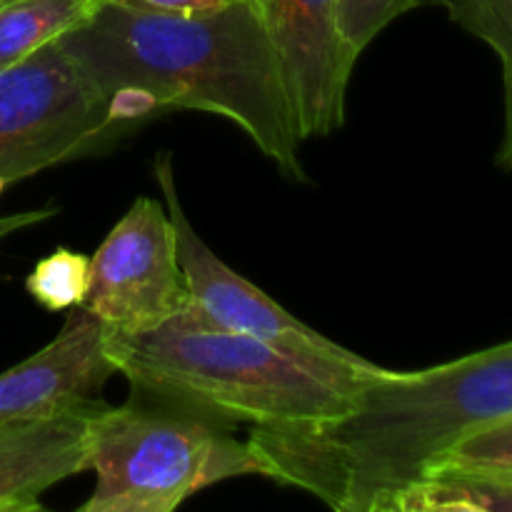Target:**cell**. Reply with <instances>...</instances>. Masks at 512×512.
I'll return each mask as SVG.
<instances>
[{
    "label": "cell",
    "mask_w": 512,
    "mask_h": 512,
    "mask_svg": "<svg viewBox=\"0 0 512 512\" xmlns=\"http://www.w3.org/2000/svg\"><path fill=\"white\" fill-rule=\"evenodd\" d=\"M512 418V340L428 370L375 368L338 418L253 428L260 478L338 512H395L435 463Z\"/></svg>",
    "instance_id": "cell-1"
},
{
    "label": "cell",
    "mask_w": 512,
    "mask_h": 512,
    "mask_svg": "<svg viewBox=\"0 0 512 512\" xmlns=\"http://www.w3.org/2000/svg\"><path fill=\"white\" fill-rule=\"evenodd\" d=\"M58 43L108 98L118 88H138L163 110L220 115L280 173L308 180L278 48L248 0L200 15L103 0Z\"/></svg>",
    "instance_id": "cell-2"
},
{
    "label": "cell",
    "mask_w": 512,
    "mask_h": 512,
    "mask_svg": "<svg viewBox=\"0 0 512 512\" xmlns=\"http://www.w3.org/2000/svg\"><path fill=\"white\" fill-rule=\"evenodd\" d=\"M105 353L133 393L253 428L338 418L378 368L218 328L188 303L145 333H105Z\"/></svg>",
    "instance_id": "cell-3"
},
{
    "label": "cell",
    "mask_w": 512,
    "mask_h": 512,
    "mask_svg": "<svg viewBox=\"0 0 512 512\" xmlns=\"http://www.w3.org/2000/svg\"><path fill=\"white\" fill-rule=\"evenodd\" d=\"M88 470L95 485L80 512H173L210 485L260 475L230 423L140 393L118 408L100 405Z\"/></svg>",
    "instance_id": "cell-4"
},
{
    "label": "cell",
    "mask_w": 512,
    "mask_h": 512,
    "mask_svg": "<svg viewBox=\"0 0 512 512\" xmlns=\"http://www.w3.org/2000/svg\"><path fill=\"white\" fill-rule=\"evenodd\" d=\"M110 98L60 48L43 45L0 70V175L8 183L113 143Z\"/></svg>",
    "instance_id": "cell-5"
},
{
    "label": "cell",
    "mask_w": 512,
    "mask_h": 512,
    "mask_svg": "<svg viewBox=\"0 0 512 512\" xmlns=\"http://www.w3.org/2000/svg\"><path fill=\"white\" fill-rule=\"evenodd\" d=\"M188 303L178 243L168 208L135 200L90 255V290L83 308L105 333H145Z\"/></svg>",
    "instance_id": "cell-6"
},
{
    "label": "cell",
    "mask_w": 512,
    "mask_h": 512,
    "mask_svg": "<svg viewBox=\"0 0 512 512\" xmlns=\"http://www.w3.org/2000/svg\"><path fill=\"white\" fill-rule=\"evenodd\" d=\"M155 180L163 190L165 208L173 220L178 260L180 270H183L185 290H188L190 310H195L200 318L218 325V328L255 335V338L270 340V343L285 345V348L338 360H365L363 355L343 348L310 325L300 323L293 313L275 303L258 285L235 273L208 248V243L200 238L198 230L185 215L183 205H180L173 160L168 153L160 155L158 163H155Z\"/></svg>",
    "instance_id": "cell-7"
},
{
    "label": "cell",
    "mask_w": 512,
    "mask_h": 512,
    "mask_svg": "<svg viewBox=\"0 0 512 512\" xmlns=\"http://www.w3.org/2000/svg\"><path fill=\"white\" fill-rule=\"evenodd\" d=\"M278 48L300 138H325L345 123V95L358 55L338 25L340 0H248Z\"/></svg>",
    "instance_id": "cell-8"
},
{
    "label": "cell",
    "mask_w": 512,
    "mask_h": 512,
    "mask_svg": "<svg viewBox=\"0 0 512 512\" xmlns=\"http://www.w3.org/2000/svg\"><path fill=\"white\" fill-rule=\"evenodd\" d=\"M103 400H73L53 413L0 423V512H38L53 485L88 470L90 425Z\"/></svg>",
    "instance_id": "cell-9"
},
{
    "label": "cell",
    "mask_w": 512,
    "mask_h": 512,
    "mask_svg": "<svg viewBox=\"0 0 512 512\" xmlns=\"http://www.w3.org/2000/svg\"><path fill=\"white\" fill-rule=\"evenodd\" d=\"M113 375L105 328L85 308H73L45 348L0 373V423L35 418L90 398Z\"/></svg>",
    "instance_id": "cell-10"
},
{
    "label": "cell",
    "mask_w": 512,
    "mask_h": 512,
    "mask_svg": "<svg viewBox=\"0 0 512 512\" xmlns=\"http://www.w3.org/2000/svg\"><path fill=\"white\" fill-rule=\"evenodd\" d=\"M395 512H512V470L440 460L405 490Z\"/></svg>",
    "instance_id": "cell-11"
},
{
    "label": "cell",
    "mask_w": 512,
    "mask_h": 512,
    "mask_svg": "<svg viewBox=\"0 0 512 512\" xmlns=\"http://www.w3.org/2000/svg\"><path fill=\"white\" fill-rule=\"evenodd\" d=\"M100 3L103 0H0V70L58 40L90 18Z\"/></svg>",
    "instance_id": "cell-12"
},
{
    "label": "cell",
    "mask_w": 512,
    "mask_h": 512,
    "mask_svg": "<svg viewBox=\"0 0 512 512\" xmlns=\"http://www.w3.org/2000/svg\"><path fill=\"white\" fill-rule=\"evenodd\" d=\"M25 290L40 308L50 313H68L83 308L90 290V255L58 248L38 260L25 278Z\"/></svg>",
    "instance_id": "cell-13"
},
{
    "label": "cell",
    "mask_w": 512,
    "mask_h": 512,
    "mask_svg": "<svg viewBox=\"0 0 512 512\" xmlns=\"http://www.w3.org/2000/svg\"><path fill=\"white\" fill-rule=\"evenodd\" d=\"M440 5L465 33L498 55L503 75L512 73V0H423Z\"/></svg>",
    "instance_id": "cell-14"
},
{
    "label": "cell",
    "mask_w": 512,
    "mask_h": 512,
    "mask_svg": "<svg viewBox=\"0 0 512 512\" xmlns=\"http://www.w3.org/2000/svg\"><path fill=\"white\" fill-rule=\"evenodd\" d=\"M423 0H340L338 25L353 55L363 53L393 20L420 8Z\"/></svg>",
    "instance_id": "cell-15"
},
{
    "label": "cell",
    "mask_w": 512,
    "mask_h": 512,
    "mask_svg": "<svg viewBox=\"0 0 512 512\" xmlns=\"http://www.w3.org/2000/svg\"><path fill=\"white\" fill-rule=\"evenodd\" d=\"M443 460L512 470V418L465 438Z\"/></svg>",
    "instance_id": "cell-16"
},
{
    "label": "cell",
    "mask_w": 512,
    "mask_h": 512,
    "mask_svg": "<svg viewBox=\"0 0 512 512\" xmlns=\"http://www.w3.org/2000/svg\"><path fill=\"white\" fill-rule=\"evenodd\" d=\"M118 3L133 5V8L140 10H153V13L200 15L225 8V5H230L233 0H118Z\"/></svg>",
    "instance_id": "cell-17"
},
{
    "label": "cell",
    "mask_w": 512,
    "mask_h": 512,
    "mask_svg": "<svg viewBox=\"0 0 512 512\" xmlns=\"http://www.w3.org/2000/svg\"><path fill=\"white\" fill-rule=\"evenodd\" d=\"M505 85V125H503V143L498 150V163L512 170V73L503 75Z\"/></svg>",
    "instance_id": "cell-18"
},
{
    "label": "cell",
    "mask_w": 512,
    "mask_h": 512,
    "mask_svg": "<svg viewBox=\"0 0 512 512\" xmlns=\"http://www.w3.org/2000/svg\"><path fill=\"white\" fill-rule=\"evenodd\" d=\"M5 185H8V180H5V178H3V175H0V195H3Z\"/></svg>",
    "instance_id": "cell-19"
},
{
    "label": "cell",
    "mask_w": 512,
    "mask_h": 512,
    "mask_svg": "<svg viewBox=\"0 0 512 512\" xmlns=\"http://www.w3.org/2000/svg\"><path fill=\"white\" fill-rule=\"evenodd\" d=\"M0 240H3V238H0Z\"/></svg>",
    "instance_id": "cell-20"
}]
</instances>
